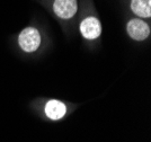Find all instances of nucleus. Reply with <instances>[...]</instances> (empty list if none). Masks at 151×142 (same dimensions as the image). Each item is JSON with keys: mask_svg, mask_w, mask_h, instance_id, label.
Instances as JSON below:
<instances>
[{"mask_svg": "<svg viewBox=\"0 0 151 142\" xmlns=\"http://www.w3.org/2000/svg\"><path fill=\"white\" fill-rule=\"evenodd\" d=\"M20 49L26 53H33L41 45V34L34 27H26L20 32L18 36Z\"/></svg>", "mask_w": 151, "mask_h": 142, "instance_id": "1", "label": "nucleus"}, {"mask_svg": "<svg viewBox=\"0 0 151 142\" xmlns=\"http://www.w3.org/2000/svg\"><path fill=\"white\" fill-rule=\"evenodd\" d=\"M126 31L134 41H145L150 35V26L143 19L133 18L126 25Z\"/></svg>", "mask_w": 151, "mask_h": 142, "instance_id": "2", "label": "nucleus"}, {"mask_svg": "<svg viewBox=\"0 0 151 142\" xmlns=\"http://www.w3.org/2000/svg\"><path fill=\"white\" fill-rule=\"evenodd\" d=\"M80 34L86 40H96L101 34V24L99 19L94 16H88L79 25Z\"/></svg>", "mask_w": 151, "mask_h": 142, "instance_id": "3", "label": "nucleus"}, {"mask_svg": "<svg viewBox=\"0 0 151 142\" xmlns=\"http://www.w3.org/2000/svg\"><path fill=\"white\" fill-rule=\"evenodd\" d=\"M53 12L59 18L70 19L78 12L77 0H54Z\"/></svg>", "mask_w": 151, "mask_h": 142, "instance_id": "4", "label": "nucleus"}, {"mask_svg": "<svg viewBox=\"0 0 151 142\" xmlns=\"http://www.w3.org/2000/svg\"><path fill=\"white\" fill-rule=\"evenodd\" d=\"M45 115L52 121H58L63 118V116L67 113V106L64 103L57 100V99H51L49 100L44 107Z\"/></svg>", "mask_w": 151, "mask_h": 142, "instance_id": "5", "label": "nucleus"}, {"mask_svg": "<svg viewBox=\"0 0 151 142\" xmlns=\"http://www.w3.org/2000/svg\"><path fill=\"white\" fill-rule=\"evenodd\" d=\"M131 10L139 18L151 17V0H131Z\"/></svg>", "mask_w": 151, "mask_h": 142, "instance_id": "6", "label": "nucleus"}]
</instances>
